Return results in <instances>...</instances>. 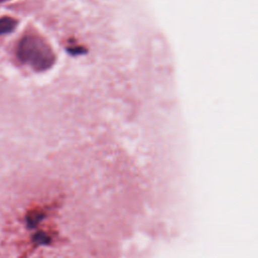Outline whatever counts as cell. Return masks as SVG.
I'll use <instances>...</instances> for the list:
<instances>
[{
    "mask_svg": "<svg viewBox=\"0 0 258 258\" xmlns=\"http://www.w3.org/2000/svg\"><path fill=\"white\" fill-rule=\"evenodd\" d=\"M18 58L35 70H43L50 64L51 54L46 44L35 36L23 37L17 48Z\"/></svg>",
    "mask_w": 258,
    "mask_h": 258,
    "instance_id": "1",
    "label": "cell"
},
{
    "mask_svg": "<svg viewBox=\"0 0 258 258\" xmlns=\"http://www.w3.org/2000/svg\"><path fill=\"white\" fill-rule=\"evenodd\" d=\"M18 22L12 17H0V35L12 32L17 26Z\"/></svg>",
    "mask_w": 258,
    "mask_h": 258,
    "instance_id": "2",
    "label": "cell"
},
{
    "mask_svg": "<svg viewBox=\"0 0 258 258\" xmlns=\"http://www.w3.org/2000/svg\"><path fill=\"white\" fill-rule=\"evenodd\" d=\"M1 1H4V0H0V2H1Z\"/></svg>",
    "mask_w": 258,
    "mask_h": 258,
    "instance_id": "3",
    "label": "cell"
}]
</instances>
